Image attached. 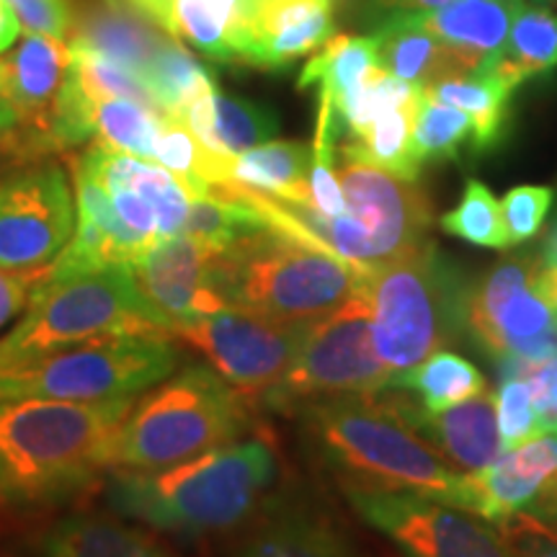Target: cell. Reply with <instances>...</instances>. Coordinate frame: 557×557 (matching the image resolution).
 Wrapping results in <instances>:
<instances>
[{
    "instance_id": "6da1fadb",
    "label": "cell",
    "mask_w": 557,
    "mask_h": 557,
    "mask_svg": "<svg viewBox=\"0 0 557 557\" xmlns=\"http://www.w3.org/2000/svg\"><path fill=\"white\" fill-rule=\"evenodd\" d=\"M312 457L344 491H408L472 511L470 475L451 470L410 426L389 387L299 408Z\"/></svg>"
},
{
    "instance_id": "7a4b0ae2",
    "label": "cell",
    "mask_w": 557,
    "mask_h": 557,
    "mask_svg": "<svg viewBox=\"0 0 557 557\" xmlns=\"http://www.w3.org/2000/svg\"><path fill=\"white\" fill-rule=\"evenodd\" d=\"M135 400H0V498L47 508L86 491L111 468L114 436Z\"/></svg>"
},
{
    "instance_id": "3957f363",
    "label": "cell",
    "mask_w": 557,
    "mask_h": 557,
    "mask_svg": "<svg viewBox=\"0 0 557 557\" xmlns=\"http://www.w3.org/2000/svg\"><path fill=\"white\" fill-rule=\"evenodd\" d=\"M274 475V451L261 438H248L165 470L114 468L107 500L116 513L158 532L197 537L246 521Z\"/></svg>"
},
{
    "instance_id": "277c9868",
    "label": "cell",
    "mask_w": 557,
    "mask_h": 557,
    "mask_svg": "<svg viewBox=\"0 0 557 557\" xmlns=\"http://www.w3.org/2000/svg\"><path fill=\"white\" fill-rule=\"evenodd\" d=\"M344 212L325 218L308 205H289L246 189L271 227L318 246L359 269H377L431 240L434 207L418 181L341 156L336 163Z\"/></svg>"
},
{
    "instance_id": "5b68a950",
    "label": "cell",
    "mask_w": 557,
    "mask_h": 557,
    "mask_svg": "<svg viewBox=\"0 0 557 557\" xmlns=\"http://www.w3.org/2000/svg\"><path fill=\"white\" fill-rule=\"evenodd\" d=\"M364 282L367 269L276 227L214 253L207 274V287L220 305H238L299 325L336 312Z\"/></svg>"
},
{
    "instance_id": "8992f818",
    "label": "cell",
    "mask_w": 557,
    "mask_h": 557,
    "mask_svg": "<svg viewBox=\"0 0 557 557\" xmlns=\"http://www.w3.org/2000/svg\"><path fill=\"white\" fill-rule=\"evenodd\" d=\"M248 426L246 395L209 364H189L135 400L114 436L111 468L165 470L184 465L240 442Z\"/></svg>"
},
{
    "instance_id": "52a82bcc",
    "label": "cell",
    "mask_w": 557,
    "mask_h": 557,
    "mask_svg": "<svg viewBox=\"0 0 557 557\" xmlns=\"http://www.w3.org/2000/svg\"><path fill=\"white\" fill-rule=\"evenodd\" d=\"M107 336H169L137 289L129 263L41 271L24 318L0 338V367Z\"/></svg>"
},
{
    "instance_id": "ba28073f",
    "label": "cell",
    "mask_w": 557,
    "mask_h": 557,
    "mask_svg": "<svg viewBox=\"0 0 557 557\" xmlns=\"http://www.w3.org/2000/svg\"><path fill=\"white\" fill-rule=\"evenodd\" d=\"M372 341L393 377L408 372L462 333L465 284L434 240L413 253L369 269Z\"/></svg>"
},
{
    "instance_id": "9c48e42d",
    "label": "cell",
    "mask_w": 557,
    "mask_h": 557,
    "mask_svg": "<svg viewBox=\"0 0 557 557\" xmlns=\"http://www.w3.org/2000/svg\"><path fill=\"white\" fill-rule=\"evenodd\" d=\"M178 369L169 336H107L0 367V400L137 398Z\"/></svg>"
},
{
    "instance_id": "30bf717a",
    "label": "cell",
    "mask_w": 557,
    "mask_h": 557,
    "mask_svg": "<svg viewBox=\"0 0 557 557\" xmlns=\"http://www.w3.org/2000/svg\"><path fill=\"white\" fill-rule=\"evenodd\" d=\"M462 333L513 377L557 354V267L513 253L465 287Z\"/></svg>"
},
{
    "instance_id": "8fae6325",
    "label": "cell",
    "mask_w": 557,
    "mask_h": 557,
    "mask_svg": "<svg viewBox=\"0 0 557 557\" xmlns=\"http://www.w3.org/2000/svg\"><path fill=\"white\" fill-rule=\"evenodd\" d=\"M389 382L393 374L374 348L372 310L361 287L336 312L308 325L295 364L259 400L278 413H297L318 400L377 395Z\"/></svg>"
},
{
    "instance_id": "7c38bea8",
    "label": "cell",
    "mask_w": 557,
    "mask_h": 557,
    "mask_svg": "<svg viewBox=\"0 0 557 557\" xmlns=\"http://www.w3.org/2000/svg\"><path fill=\"white\" fill-rule=\"evenodd\" d=\"M308 325L287 323L259 310L220 305L176 336L205 354L207 364L246 398L259 400L295 364Z\"/></svg>"
},
{
    "instance_id": "4fadbf2b",
    "label": "cell",
    "mask_w": 557,
    "mask_h": 557,
    "mask_svg": "<svg viewBox=\"0 0 557 557\" xmlns=\"http://www.w3.org/2000/svg\"><path fill=\"white\" fill-rule=\"evenodd\" d=\"M354 511L406 557H517L500 529L408 491H344Z\"/></svg>"
},
{
    "instance_id": "5bb4252c",
    "label": "cell",
    "mask_w": 557,
    "mask_h": 557,
    "mask_svg": "<svg viewBox=\"0 0 557 557\" xmlns=\"http://www.w3.org/2000/svg\"><path fill=\"white\" fill-rule=\"evenodd\" d=\"M75 233V201L58 163H29L0 176V269L39 276Z\"/></svg>"
},
{
    "instance_id": "9a60e30c",
    "label": "cell",
    "mask_w": 557,
    "mask_h": 557,
    "mask_svg": "<svg viewBox=\"0 0 557 557\" xmlns=\"http://www.w3.org/2000/svg\"><path fill=\"white\" fill-rule=\"evenodd\" d=\"M75 163L99 181L124 227L145 250L184 233L191 191L156 160L127 156L96 143Z\"/></svg>"
},
{
    "instance_id": "2e32d148",
    "label": "cell",
    "mask_w": 557,
    "mask_h": 557,
    "mask_svg": "<svg viewBox=\"0 0 557 557\" xmlns=\"http://www.w3.org/2000/svg\"><path fill=\"white\" fill-rule=\"evenodd\" d=\"M214 250L201 246L191 235L181 233L158 240L139 259L129 263L137 289L169 336L189 325L205 312L220 308L207 287L209 263Z\"/></svg>"
},
{
    "instance_id": "e0dca14e",
    "label": "cell",
    "mask_w": 557,
    "mask_h": 557,
    "mask_svg": "<svg viewBox=\"0 0 557 557\" xmlns=\"http://www.w3.org/2000/svg\"><path fill=\"white\" fill-rule=\"evenodd\" d=\"M73 54L62 39L47 34H24L9 58L0 60L5 88L16 109L18 127L5 145L29 150V156L47 152V127L65 88Z\"/></svg>"
},
{
    "instance_id": "ac0fdd59",
    "label": "cell",
    "mask_w": 557,
    "mask_h": 557,
    "mask_svg": "<svg viewBox=\"0 0 557 557\" xmlns=\"http://www.w3.org/2000/svg\"><path fill=\"white\" fill-rule=\"evenodd\" d=\"M410 426L438 451V457L459 475H478L506 451L498 429L496 393L485 387L475 398L444 410H423L406 389L389 387Z\"/></svg>"
},
{
    "instance_id": "d6986e66",
    "label": "cell",
    "mask_w": 557,
    "mask_h": 557,
    "mask_svg": "<svg viewBox=\"0 0 557 557\" xmlns=\"http://www.w3.org/2000/svg\"><path fill=\"white\" fill-rule=\"evenodd\" d=\"M557 472V431H545L506 449L491 468L470 475L475 517L504 524L527 517L542 485Z\"/></svg>"
},
{
    "instance_id": "ffe728a7",
    "label": "cell",
    "mask_w": 557,
    "mask_h": 557,
    "mask_svg": "<svg viewBox=\"0 0 557 557\" xmlns=\"http://www.w3.org/2000/svg\"><path fill=\"white\" fill-rule=\"evenodd\" d=\"M344 0H259L248 65L284 70L336 37V9Z\"/></svg>"
},
{
    "instance_id": "44dd1931",
    "label": "cell",
    "mask_w": 557,
    "mask_h": 557,
    "mask_svg": "<svg viewBox=\"0 0 557 557\" xmlns=\"http://www.w3.org/2000/svg\"><path fill=\"white\" fill-rule=\"evenodd\" d=\"M178 122H184L194 137L214 156L235 160L240 152L276 139L278 116L263 103H256L240 96L209 86L199 90L181 111Z\"/></svg>"
},
{
    "instance_id": "7402d4cb",
    "label": "cell",
    "mask_w": 557,
    "mask_h": 557,
    "mask_svg": "<svg viewBox=\"0 0 557 557\" xmlns=\"http://www.w3.org/2000/svg\"><path fill=\"white\" fill-rule=\"evenodd\" d=\"M233 557H364L341 529L305 506L278 504L259 519Z\"/></svg>"
},
{
    "instance_id": "603a6c76",
    "label": "cell",
    "mask_w": 557,
    "mask_h": 557,
    "mask_svg": "<svg viewBox=\"0 0 557 557\" xmlns=\"http://www.w3.org/2000/svg\"><path fill=\"white\" fill-rule=\"evenodd\" d=\"M165 34L156 21L143 16L135 5L120 0H94L70 29L73 50H88L132 67L145 78V67L160 47Z\"/></svg>"
},
{
    "instance_id": "cb8c5ba5",
    "label": "cell",
    "mask_w": 557,
    "mask_h": 557,
    "mask_svg": "<svg viewBox=\"0 0 557 557\" xmlns=\"http://www.w3.org/2000/svg\"><path fill=\"white\" fill-rule=\"evenodd\" d=\"M259 0H173L171 34L214 62L248 65Z\"/></svg>"
},
{
    "instance_id": "d4e9b609",
    "label": "cell",
    "mask_w": 557,
    "mask_h": 557,
    "mask_svg": "<svg viewBox=\"0 0 557 557\" xmlns=\"http://www.w3.org/2000/svg\"><path fill=\"white\" fill-rule=\"evenodd\" d=\"M32 557H173L156 540L124 521L73 513L52 524L32 547Z\"/></svg>"
},
{
    "instance_id": "484cf974",
    "label": "cell",
    "mask_w": 557,
    "mask_h": 557,
    "mask_svg": "<svg viewBox=\"0 0 557 557\" xmlns=\"http://www.w3.org/2000/svg\"><path fill=\"white\" fill-rule=\"evenodd\" d=\"M310 165L312 145L269 139L233 160V184L289 205H310Z\"/></svg>"
},
{
    "instance_id": "4316f807",
    "label": "cell",
    "mask_w": 557,
    "mask_h": 557,
    "mask_svg": "<svg viewBox=\"0 0 557 557\" xmlns=\"http://www.w3.org/2000/svg\"><path fill=\"white\" fill-rule=\"evenodd\" d=\"M557 67V13L547 5H524L511 24L506 45L487 54L483 73L496 75L500 83L517 90L529 78L553 73Z\"/></svg>"
},
{
    "instance_id": "83f0119b",
    "label": "cell",
    "mask_w": 557,
    "mask_h": 557,
    "mask_svg": "<svg viewBox=\"0 0 557 557\" xmlns=\"http://www.w3.org/2000/svg\"><path fill=\"white\" fill-rule=\"evenodd\" d=\"M524 5L527 0H449L434 11L418 13V18L444 45L493 54L506 45Z\"/></svg>"
},
{
    "instance_id": "f1b7e54d",
    "label": "cell",
    "mask_w": 557,
    "mask_h": 557,
    "mask_svg": "<svg viewBox=\"0 0 557 557\" xmlns=\"http://www.w3.org/2000/svg\"><path fill=\"white\" fill-rule=\"evenodd\" d=\"M377 65V45L372 34H341L325 41L320 52L305 62L297 86L302 90L315 88L318 99L331 101L333 109H338Z\"/></svg>"
},
{
    "instance_id": "f546056e",
    "label": "cell",
    "mask_w": 557,
    "mask_h": 557,
    "mask_svg": "<svg viewBox=\"0 0 557 557\" xmlns=\"http://www.w3.org/2000/svg\"><path fill=\"white\" fill-rule=\"evenodd\" d=\"M429 99L447 103V107L462 109L475 124V143L472 152L493 150L504 137L508 124V107H511L513 90L500 83L496 75L480 73L468 78L438 81L434 86L423 88Z\"/></svg>"
},
{
    "instance_id": "4dcf8cb0",
    "label": "cell",
    "mask_w": 557,
    "mask_h": 557,
    "mask_svg": "<svg viewBox=\"0 0 557 557\" xmlns=\"http://www.w3.org/2000/svg\"><path fill=\"white\" fill-rule=\"evenodd\" d=\"M372 39L377 45L380 67H385L387 73L423 88L434 83L442 39H436L421 24L418 13H403L382 21L372 29Z\"/></svg>"
},
{
    "instance_id": "1f68e13d",
    "label": "cell",
    "mask_w": 557,
    "mask_h": 557,
    "mask_svg": "<svg viewBox=\"0 0 557 557\" xmlns=\"http://www.w3.org/2000/svg\"><path fill=\"white\" fill-rule=\"evenodd\" d=\"M418 103H408V107L389 109L385 114H380L361 135L348 137L338 145L341 156L377 165V169L395 173L400 178L418 181L421 165L416 163L413 148H410Z\"/></svg>"
},
{
    "instance_id": "d6a6232c",
    "label": "cell",
    "mask_w": 557,
    "mask_h": 557,
    "mask_svg": "<svg viewBox=\"0 0 557 557\" xmlns=\"http://www.w3.org/2000/svg\"><path fill=\"white\" fill-rule=\"evenodd\" d=\"M389 387L418 395L423 410H444L475 398L487 387L483 372L455 351H436L426 361L398 374Z\"/></svg>"
},
{
    "instance_id": "836d02e7",
    "label": "cell",
    "mask_w": 557,
    "mask_h": 557,
    "mask_svg": "<svg viewBox=\"0 0 557 557\" xmlns=\"http://www.w3.org/2000/svg\"><path fill=\"white\" fill-rule=\"evenodd\" d=\"M145 83L160 114L178 120L199 90L214 86V75L169 34L145 67Z\"/></svg>"
},
{
    "instance_id": "e575fe53",
    "label": "cell",
    "mask_w": 557,
    "mask_h": 557,
    "mask_svg": "<svg viewBox=\"0 0 557 557\" xmlns=\"http://www.w3.org/2000/svg\"><path fill=\"white\" fill-rule=\"evenodd\" d=\"M160 111L129 99H103L94 107V137L103 148L156 160V145L163 124Z\"/></svg>"
},
{
    "instance_id": "d590c367",
    "label": "cell",
    "mask_w": 557,
    "mask_h": 557,
    "mask_svg": "<svg viewBox=\"0 0 557 557\" xmlns=\"http://www.w3.org/2000/svg\"><path fill=\"white\" fill-rule=\"evenodd\" d=\"M472 143H475V124L470 116L462 109L447 107L423 94L416 111L413 139H410L421 171L423 165L438 160H455L465 148L472 150Z\"/></svg>"
},
{
    "instance_id": "8d00e7d4",
    "label": "cell",
    "mask_w": 557,
    "mask_h": 557,
    "mask_svg": "<svg viewBox=\"0 0 557 557\" xmlns=\"http://www.w3.org/2000/svg\"><path fill=\"white\" fill-rule=\"evenodd\" d=\"M438 227L447 235L472 243V246L508 248L504 220H500V201H496L493 191L478 178H470L465 184L462 199L455 209L438 218Z\"/></svg>"
},
{
    "instance_id": "74e56055",
    "label": "cell",
    "mask_w": 557,
    "mask_h": 557,
    "mask_svg": "<svg viewBox=\"0 0 557 557\" xmlns=\"http://www.w3.org/2000/svg\"><path fill=\"white\" fill-rule=\"evenodd\" d=\"M555 191L549 186H513L500 199V220H504L508 246L532 240L542 230L549 207H553Z\"/></svg>"
},
{
    "instance_id": "f35d334b",
    "label": "cell",
    "mask_w": 557,
    "mask_h": 557,
    "mask_svg": "<svg viewBox=\"0 0 557 557\" xmlns=\"http://www.w3.org/2000/svg\"><path fill=\"white\" fill-rule=\"evenodd\" d=\"M496 413L506 449L537 436V416H534L532 406V389H529L524 377L506 380L500 385L496 395Z\"/></svg>"
},
{
    "instance_id": "ab89813d",
    "label": "cell",
    "mask_w": 557,
    "mask_h": 557,
    "mask_svg": "<svg viewBox=\"0 0 557 557\" xmlns=\"http://www.w3.org/2000/svg\"><path fill=\"white\" fill-rule=\"evenodd\" d=\"M11 5L18 26L29 34L67 37L75 24L73 0H5Z\"/></svg>"
},
{
    "instance_id": "60d3db41",
    "label": "cell",
    "mask_w": 557,
    "mask_h": 557,
    "mask_svg": "<svg viewBox=\"0 0 557 557\" xmlns=\"http://www.w3.org/2000/svg\"><path fill=\"white\" fill-rule=\"evenodd\" d=\"M517 557H557V532L532 517H511L496 524Z\"/></svg>"
},
{
    "instance_id": "b9f144b4",
    "label": "cell",
    "mask_w": 557,
    "mask_h": 557,
    "mask_svg": "<svg viewBox=\"0 0 557 557\" xmlns=\"http://www.w3.org/2000/svg\"><path fill=\"white\" fill-rule=\"evenodd\" d=\"M524 380L532 389V406L537 416V434L557 431V354L540 364H532L524 372Z\"/></svg>"
},
{
    "instance_id": "7bdbcfd3",
    "label": "cell",
    "mask_w": 557,
    "mask_h": 557,
    "mask_svg": "<svg viewBox=\"0 0 557 557\" xmlns=\"http://www.w3.org/2000/svg\"><path fill=\"white\" fill-rule=\"evenodd\" d=\"M39 276L11 274V271L0 269V331H3L5 325H9L11 320L26 308L34 284H37Z\"/></svg>"
},
{
    "instance_id": "ee69618b",
    "label": "cell",
    "mask_w": 557,
    "mask_h": 557,
    "mask_svg": "<svg viewBox=\"0 0 557 557\" xmlns=\"http://www.w3.org/2000/svg\"><path fill=\"white\" fill-rule=\"evenodd\" d=\"M444 3H449V0H361V21L374 29L382 21L393 16H403V13H426Z\"/></svg>"
},
{
    "instance_id": "f6af8a7d",
    "label": "cell",
    "mask_w": 557,
    "mask_h": 557,
    "mask_svg": "<svg viewBox=\"0 0 557 557\" xmlns=\"http://www.w3.org/2000/svg\"><path fill=\"white\" fill-rule=\"evenodd\" d=\"M18 127V116L16 109H13L9 88H5L3 73H0V145H5L11 139L13 132Z\"/></svg>"
},
{
    "instance_id": "bcb514c9",
    "label": "cell",
    "mask_w": 557,
    "mask_h": 557,
    "mask_svg": "<svg viewBox=\"0 0 557 557\" xmlns=\"http://www.w3.org/2000/svg\"><path fill=\"white\" fill-rule=\"evenodd\" d=\"M137 11H143L150 21H156L158 26H163L171 34V9L173 0H129ZM173 37V34H171Z\"/></svg>"
},
{
    "instance_id": "7dc6e473",
    "label": "cell",
    "mask_w": 557,
    "mask_h": 557,
    "mask_svg": "<svg viewBox=\"0 0 557 557\" xmlns=\"http://www.w3.org/2000/svg\"><path fill=\"white\" fill-rule=\"evenodd\" d=\"M18 29L21 26L16 16H13L11 5L5 3V0H0V54L11 50V45L18 37Z\"/></svg>"
},
{
    "instance_id": "c3c4849f",
    "label": "cell",
    "mask_w": 557,
    "mask_h": 557,
    "mask_svg": "<svg viewBox=\"0 0 557 557\" xmlns=\"http://www.w3.org/2000/svg\"><path fill=\"white\" fill-rule=\"evenodd\" d=\"M540 256L545 259L547 267H557V222L553 227H549L547 238H545V243H542Z\"/></svg>"
},
{
    "instance_id": "681fc988",
    "label": "cell",
    "mask_w": 557,
    "mask_h": 557,
    "mask_svg": "<svg viewBox=\"0 0 557 557\" xmlns=\"http://www.w3.org/2000/svg\"><path fill=\"white\" fill-rule=\"evenodd\" d=\"M534 3H537V5H547V3H553V0H534Z\"/></svg>"
},
{
    "instance_id": "f907efd6",
    "label": "cell",
    "mask_w": 557,
    "mask_h": 557,
    "mask_svg": "<svg viewBox=\"0 0 557 557\" xmlns=\"http://www.w3.org/2000/svg\"><path fill=\"white\" fill-rule=\"evenodd\" d=\"M553 3H557V0H553Z\"/></svg>"
},
{
    "instance_id": "816d5d0a",
    "label": "cell",
    "mask_w": 557,
    "mask_h": 557,
    "mask_svg": "<svg viewBox=\"0 0 557 557\" xmlns=\"http://www.w3.org/2000/svg\"><path fill=\"white\" fill-rule=\"evenodd\" d=\"M344 3H346V0H344Z\"/></svg>"
}]
</instances>
